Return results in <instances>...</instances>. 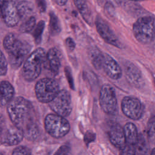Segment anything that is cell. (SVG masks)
<instances>
[{"instance_id": "74e56055", "label": "cell", "mask_w": 155, "mask_h": 155, "mask_svg": "<svg viewBox=\"0 0 155 155\" xmlns=\"http://www.w3.org/2000/svg\"><path fill=\"white\" fill-rule=\"evenodd\" d=\"M150 155H155V149L153 148L152 150H151V152L150 153Z\"/></svg>"}, {"instance_id": "3957f363", "label": "cell", "mask_w": 155, "mask_h": 155, "mask_svg": "<svg viewBox=\"0 0 155 155\" xmlns=\"http://www.w3.org/2000/svg\"><path fill=\"white\" fill-rule=\"evenodd\" d=\"M46 53L42 48H38L33 51L24 64L22 74L27 81L35 80L40 75L42 65L45 61Z\"/></svg>"}, {"instance_id": "ac0fdd59", "label": "cell", "mask_w": 155, "mask_h": 155, "mask_svg": "<svg viewBox=\"0 0 155 155\" xmlns=\"http://www.w3.org/2000/svg\"><path fill=\"white\" fill-rule=\"evenodd\" d=\"M79 12L85 21L90 25H92L93 17L91 9L87 0H73Z\"/></svg>"}, {"instance_id": "484cf974", "label": "cell", "mask_w": 155, "mask_h": 155, "mask_svg": "<svg viewBox=\"0 0 155 155\" xmlns=\"http://www.w3.org/2000/svg\"><path fill=\"white\" fill-rule=\"evenodd\" d=\"M120 155H136V145L125 143L121 148Z\"/></svg>"}, {"instance_id": "7c38bea8", "label": "cell", "mask_w": 155, "mask_h": 155, "mask_svg": "<svg viewBox=\"0 0 155 155\" xmlns=\"http://www.w3.org/2000/svg\"><path fill=\"white\" fill-rule=\"evenodd\" d=\"M23 137L24 135L22 131L13 126L2 131L0 136V139L2 144L12 146L19 143Z\"/></svg>"}, {"instance_id": "9a60e30c", "label": "cell", "mask_w": 155, "mask_h": 155, "mask_svg": "<svg viewBox=\"0 0 155 155\" xmlns=\"http://www.w3.org/2000/svg\"><path fill=\"white\" fill-rule=\"evenodd\" d=\"M108 135L111 143L117 148H121L125 144L123 128L117 123H113L110 127Z\"/></svg>"}, {"instance_id": "d6986e66", "label": "cell", "mask_w": 155, "mask_h": 155, "mask_svg": "<svg viewBox=\"0 0 155 155\" xmlns=\"http://www.w3.org/2000/svg\"><path fill=\"white\" fill-rule=\"evenodd\" d=\"M123 129L126 143L136 145L139 136L135 125L131 122L127 123Z\"/></svg>"}, {"instance_id": "4fadbf2b", "label": "cell", "mask_w": 155, "mask_h": 155, "mask_svg": "<svg viewBox=\"0 0 155 155\" xmlns=\"http://www.w3.org/2000/svg\"><path fill=\"white\" fill-rule=\"evenodd\" d=\"M44 65L54 76L58 74L61 67V53L56 48L53 47L48 50Z\"/></svg>"}, {"instance_id": "83f0119b", "label": "cell", "mask_w": 155, "mask_h": 155, "mask_svg": "<svg viewBox=\"0 0 155 155\" xmlns=\"http://www.w3.org/2000/svg\"><path fill=\"white\" fill-rule=\"evenodd\" d=\"M12 155H31L29 148L24 146L16 147L13 151Z\"/></svg>"}, {"instance_id": "603a6c76", "label": "cell", "mask_w": 155, "mask_h": 155, "mask_svg": "<svg viewBox=\"0 0 155 155\" xmlns=\"http://www.w3.org/2000/svg\"><path fill=\"white\" fill-rule=\"evenodd\" d=\"M35 24V18L34 16H30L25 19V21L21 24L19 30L22 33H29L34 29Z\"/></svg>"}, {"instance_id": "836d02e7", "label": "cell", "mask_w": 155, "mask_h": 155, "mask_svg": "<svg viewBox=\"0 0 155 155\" xmlns=\"http://www.w3.org/2000/svg\"><path fill=\"white\" fill-rule=\"evenodd\" d=\"M8 1V0H0V18L2 17L4 10Z\"/></svg>"}, {"instance_id": "5bb4252c", "label": "cell", "mask_w": 155, "mask_h": 155, "mask_svg": "<svg viewBox=\"0 0 155 155\" xmlns=\"http://www.w3.org/2000/svg\"><path fill=\"white\" fill-rule=\"evenodd\" d=\"M102 68L105 74L113 80L119 79L122 74V70L119 64L110 55L104 54V60Z\"/></svg>"}, {"instance_id": "44dd1931", "label": "cell", "mask_w": 155, "mask_h": 155, "mask_svg": "<svg viewBox=\"0 0 155 155\" xmlns=\"http://www.w3.org/2000/svg\"><path fill=\"white\" fill-rule=\"evenodd\" d=\"M90 58L91 63L96 70L102 68L104 54L97 48L93 49L90 53Z\"/></svg>"}, {"instance_id": "ab89813d", "label": "cell", "mask_w": 155, "mask_h": 155, "mask_svg": "<svg viewBox=\"0 0 155 155\" xmlns=\"http://www.w3.org/2000/svg\"><path fill=\"white\" fill-rule=\"evenodd\" d=\"M0 155H3V154H2V153H1V152H0Z\"/></svg>"}, {"instance_id": "ba28073f", "label": "cell", "mask_w": 155, "mask_h": 155, "mask_svg": "<svg viewBox=\"0 0 155 155\" xmlns=\"http://www.w3.org/2000/svg\"><path fill=\"white\" fill-rule=\"evenodd\" d=\"M99 104L107 114H114L117 109V102L114 88L110 84H104L100 90Z\"/></svg>"}, {"instance_id": "cb8c5ba5", "label": "cell", "mask_w": 155, "mask_h": 155, "mask_svg": "<svg viewBox=\"0 0 155 155\" xmlns=\"http://www.w3.org/2000/svg\"><path fill=\"white\" fill-rule=\"evenodd\" d=\"M136 151L138 155H148L146 141L142 135L138 136V140L136 144Z\"/></svg>"}, {"instance_id": "4316f807", "label": "cell", "mask_w": 155, "mask_h": 155, "mask_svg": "<svg viewBox=\"0 0 155 155\" xmlns=\"http://www.w3.org/2000/svg\"><path fill=\"white\" fill-rule=\"evenodd\" d=\"M7 71V60L0 50V76H4Z\"/></svg>"}, {"instance_id": "d4e9b609", "label": "cell", "mask_w": 155, "mask_h": 155, "mask_svg": "<svg viewBox=\"0 0 155 155\" xmlns=\"http://www.w3.org/2000/svg\"><path fill=\"white\" fill-rule=\"evenodd\" d=\"M44 27H45V22L44 21H40L38 23L37 25L36 26L34 30L33 36L36 44H39L41 42L42 35L44 30Z\"/></svg>"}, {"instance_id": "6da1fadb", "label": "cell", "mask_w": 155, "mask_h": 155, "mask_svg": "<svg viewBox=\"0 0 155 155\" xmlns=\"http://www.w3.org/2000/svg\"><path fill=\"white\" fill-rule=\"evenodd\" d=\"M7 112L14 126L22 131L24 137L36 140L41 131L31 103L22 97L13 99L7 105Z\"/></svg>"}, {"instance_id": "9c48e42d", "label": "cell", "mask_w": 155, "mask_h": 155, "mask_svg": "<svg viewBox=\"0 0 155 155\" xmlns=\"http://www.w3.org/2000/svg\"><path fill=\"white\" fill-rule=\"evenodd\" d=\"M121 108L124 114L133 120L140 119L143 113V107L140 101L136 97H125L121 103Z\"/></svg>"}, {"instance_id": "d590c367", "label": "cell", "mask_w": 155, "mask_h": 155, "mask_svg": "<svg viewBox=\"0 0 155 155\" xmlns=\"http://www.w3.org/2000/svg\"><path fill=\"white\" fill-rule=\"evenodd\" d=\"M54 1L56 2V3L58 5L62 6V5H64L67 3V0H54Z\"/></svg>"}, {"instance_id": "8d00e7d4", "label": "cell", "mask_w": 155, "mask_h": 155, "mask_svg": "<svg viewBox=\"0 0 155 155\" xmlns=\"http://www.w3.org/2000/svg\"><path fill=\"white\" fill-rule=\"evenodd\" d=\"M2 124H3V120L1 117V116H0V136L2 132Z\"/></svg>"}, {"instance_id": "f1b7e54d", "label": "cell", "mask_w": 155, "mask_h": 155, "mask_svg": "<svg viewBox=\"0 0 155 155\" xmlns=\"http://www.w3.org/2000/svg\"><path fill=\"white\" fill-rule=\"evenodd\" d=\"M54 155H72L71 148L67 145H63L58 148Z\"/></svg>"}, {"instance_id": "7402d4cb", "label": "cell", "mask_w": 155, "mask_h": 155, "mask_svg": "<svg viewBox=\"0 0 155 155\" xmlns=\"http://www.w3.org/2000/svg\"><path fill=\"white\" fill-rule=\"evenodd\" d=\"M50 31L53 36L58 35L61 31V26L59 22V20L57 16L53 13H50Z\"/></svg>"}, {"instance_id": "4dcf8cb0", "label": "cell", "mask_w": 155, "mask_h": 155, "mask_svg": "<svg viewBox=\"0 0 155 155\" xmlns=\"http://www.w3.org/2000/svg\"><path fill=\"white\" fill-rule=\"evenodd\" d=\"M65 76L67 79V81H68V83L70 84V86L71 88L74 89V82H73V79L71 74V70L69 67H67L65 68Z\"/></svg>"}, {"instance_id": "5b68a950", "label": "cell", "mask_w": 155, "mask_h": 155, "mask_svg": "<svg viewBox=\"0 0 155 155\" xmlns=\"http://www.w3.org/2000/svg\"><path fill=\"white\" fill-rule=\"evenodd\" d=\"M59 91L58 82L54 79L45 78L38 81L35 85V94L38 100L49 103Z\"/></svg>"}, {"instance_id": "f35d334b", "label": "cell", "mask_w": 155, "mask_h": 155, "mask_svg": "<svg viewBox=\"0 0 155 155\" xmlns=\"http://www.w3.org/2000/svg\"><path fill=\"white\" fill-rule=\"evenodd\" d=\"M130 1H145V0H130Z\"/></svg>"}, {"instance_id": "8fae6325", "label": "cell", "mask_w": 155, "mask_h": 155, "mask_svg": "<svg viewBox=\"0 0 155 155\" xmlns=\"http://www.w3.org/2000/svg\"><path fill=\"white\" fill-rule=\"evenodd\" d=\"M125 73L128 81L134 87L140 88L144 81L140 70L132 62L127 61L124 64Z\"/></svg>"}, {"instance_id": "ffe728a7", "label": "cell", "mask_w": 155, "mask_h": 155, "mask_svg": "<svg viewBox=\"0 0 155 155\" xmlns=\"http://www.w3.org/2000/svg\"><path fill=\"white\" fill-rule=\"evenodd\" d=\"M18 15L21 19H27L30 17L33 13L34 7L31 2L27 1H22L16 5Z\"/></svg>"}, {"instance_id": "2e32d148", "label": "cell", "mask_w": 155, "mask_h": 155, "mask_svg": "<svg viewBox=\"0 0 155 155\" xmlns=\"http://www.w3.org/2000/svg\"><path fill=\"white\" fill-rule=\"evenodd\" d=\"M5 23L9 27H15L20 20L16 5L12 1H8L6 5L2 17Z\"/></svg>"}, {"instance_id": "52a82bcc", "label": "cell", "mask_w": 155, "mask_h": 155, "mask_svg": "<svg viewBox=\"0 0 155 155\" xmlns=\"http://www.w3.org/2000/svg\"><path fill=\"white\" fill-rule=\"evenodd\" d=\"M48 104L56 114L64 117L68 116L72 110L71 96L66 90H59Z\"/></svg>"}, {"instance_id": "1f68e13d", "label": "cell", "mask_w": 155, "mask_h": 155, "mask_svg": "<svg viewBox=\"0 0 155 155\" xmlns=\"http://www.w3.org/2000/svg\"><path fill=\"white\" fill-rule=\"evenodd\" d=\"M37 7L40 12H44L46 10V2L45 0H36Z\"/></svg>"}, {"instance_id": "8992f818", "label": "cell", "mask_w": 155, "mask_h": 155, "mask_svg": "<svg viewBox=\"0 0 155 155\" xmlns=\"http://www.w3.org/2000/svg\"><path fill=\"white\" fill-rule=\"evenodd\" d=\"M45 129L54 138H61L65 136L70 130V124L64 117L56 114H48L45 118Z\"/></svg>"}, {"instance_id": "30bf717a", "label": "cell", "mask_w": 155, "mask_h": 155, "mask_svg": "<svg viewBox=\"0 0 155 155\" xmlns=\"http://www.w3.org/2000/svg\"><path fill=\"white\" fill-rule=\"evenodd\" d=\"M95 25L99 35L107 43L117 48H122V44L117 36L108 24L99 16L96 18Z\"/></svg>"}, {"instance_id": "d6a6232c", "label": "cell", "mask_w": 155, "mask_h": 155, "mask_svg": "<svg viewBox=\"0 0 155 155\" xmlns=\"http://www.w3.org/2000/svg\"><path fill=\"white\" fill-rule=\"evenodd\" d=\"M65 45L69 51H73L76 46L74 41L71 38H68L66 39Z\"/></svg>"}, {"instance_id": "277c9868", "label": "cell", "mask_w": 155, "mask_h": 155, "mask_svg": "<svg viewBox=\"0 0 155 155\" xmlns=\"http://www.w3.org/2000/svg\"><path fill=\"white\" fill-rule=\"evenodd\" d=\"M133 34L139 42L147 44L154 40V19L152 16L139 18L133 24Z\"/></svg>"}, {"instance_id": "7a4b0ae2", "label": "cell", "mask_w": 155, "mask_h": 155, "mask_svg": "<svg viewBox=\"0 0 155 155\" xmlns=\"http://www.w3.org/2000/svg\"><path fill=\"white\" fill-rule=\"evenodd\" d=\"M3 45L8 53L9 62L14 68L21 66L31 48L27 42L18 39L13 33H9L4 38Z\"/></svg>"}, {"instance_id": "e575fe53", "label": "cell", "mask_w": 155, "mask_h": 155, "mask_svg": "<svg viewBox=\"0 0 155 155\" xmlns=\"http://www.w3.org/2000/svg\"><path fill=\"white\" fill-rule=\"evenodd\" d=\"M90 137L91 138H93V139H94L95 136H94V134L93 133H90V132H87L85 136V142L88 143H89L90 141Z\"/></svg>"}, {"instance_id": "e0dca14e", "label": "cell", "mask_w": 155, "mask_h": 155, "mask_svg": "<svg viewBox=\"0 0 155 155\" xmlns=\"http://www.w3.org/2000/svg\"><path fill=\"white\" fill-rule=\"evenodd\" d=\"M14 88L8 81H2L0 83V107H4L13 99Z\"/></svg>"}, {"instance_id": "f546056e", "label": "cell", "mask_w": 155, "mask_h": 155, "mask_svg": "<svg viewBox=\"0 0 155 155\" xmlns=\"http://www.w3.org/2000/svg\"><path fill=\"white\" fill-rule=\"evenodd\" d=\"M147 133L148 137H153L154 136V117L152 116L148 120L147 128Z\"/></svg>"}]
</instances>
